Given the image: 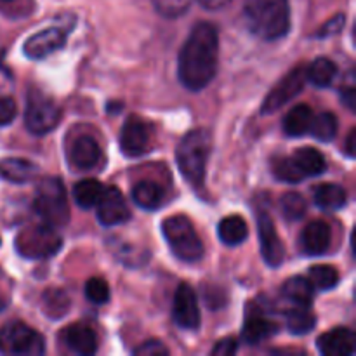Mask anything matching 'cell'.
Returning a JSON list of instances; mask_svg holds the SVG:
<instances>
[{
    "mask_svg": "<svg viewBox=\"0 0 356 356\" xmlns=\"http://www.w3.org/2000/svg\"><path fill=\"white\" fill-rule=\"evenodd\" d=\"M219 37L214 24L200 21L188 35L177 59L179 82L191 92L205 89L218 73Z\"/></svg>",
    "mask_w": 356,
    "mask_h": 356,
    "instance_id": "obj_1",
    "label": "cell"
},
{
    "mask_svg": "<svg viewBox=\"0 0 356 356\" xmlns=\"http://www.w3.org/2000/svg\"><path fill=\"white\" fill-rule=\"evenodd\" d=\"M243 17L247 28L263 40H280L291 31L289 0H247Z\"/></svg>",
    "mask_w": 356,
    "mask_h": 356,
    "instance_id": "obj_2",
    "label": "cell"
},
{
    "mask_svg": "<svg viewBox=\"0 0 356 356\" xmlns=\"http://www.w3.org/2000/svg\"><path fill=\"white\" fill-rule=\"evenodd\" d=\"M212 138L209 131L195 129L190 131L176 149V162L184 179L195 188H202L207 174V162L211 156Z\"/></svg>",
    "mask_w": 356,
    "mask_h": 356,
    "instance_id": "obj_3",
    "label": "cell"
},
{
    "mask_svg": "<svg viewBox=\"0 0 356 356\" xmlns=\"http://www.w3.org/2000/svg\"><path fill=\"white\" fill-rule=\"evenodd\" d=\"M33 211L44 225L58 228L68 222L70 209L65 186L58 177H44L35 191Z\"/></svg>",
    "mask_w": 356,
    "mask_h": 356,
    "instance_id": "obj_4",
    "label": "cell"
},
{
    "mask_svg": "<svg viewBox=\"0 0 356 356\" xmlns=\"http://www.w3.org/2000/svg\"><path fill=\"white\" fill-rule=\"evenodd\" d=\"M162 233L174 256L183 263H197L204 256V243L191 221L184 216H170L162 222Z\"/></svg>",
    "mask_w": 356,
    "mask_h": 356,
    "instance_id": "obj_5",
    "label": "cell"
},
{
    "mask_svg": "<svg viewBox=\"0 0 356 356\" xmlns=\"http://www.w3.org/2000/svg\"><path fill=\"white\" fill-rule=\"evenodd\" d=\"M0 353L40 356L45 353L44 337L23 322H10L0 330Z\"/></svg>",
    "mask_w": 356,
    "mask_h": 356,
    "instance_id": "obj_6",
    "label": "cell"
},
{
    "mask_svg": "<svg viewBox=\"0 0 356 356\" xmlns=\"http://www.w3.org/2000/svg\"><path fill=\"white\" fill-rule=\"evenodd\" d=\"M61 118V110L52 97L45 96L40 90H31L26 99L24 124L35 136H45L54 131Z\"/></svg>",
    "mask_w": 356,
    "mask_h": 356,
    "instance_id": "obj_7",
    "label": "cell"
},
{
    "mask_svg": "<svg viewBox=\"0 0 356 356\" xmlns=\"http://www.w3.org/2000/svg\"><path fill=\"white\" fill-rule=\"evenodd\" d=\"M16 249L26 259H44L61 249V236L49 225L35 226L17 235Z\"/></svg>",
    "mask_w": 356,
    "mask_h": 356,
    "instance_id": "obj_8",
    "label": "cell"
},
{
    "mask_svg": "<svg viewBox=\"0 0 356 356\" xmlns=\"http://www.w3.org/2000/svg\"><path fill=\"white\" fill-rule=\"evenodd\" d=\"M306 82V68L298 66V68L292 70L291 73L284 76L273 89L270 90V94L264 99L263 108H261V113L270 115L273 111L280 110L284 104H287L289 101L294 99L299 92L302 90Z\"/></svg>",
    "mask_w": 356,
    "mask_h": 356,
    "instance_id": "obj_9",
    "label": "cell"
},
{
    "mask_svg": "<svg viewBox=\"0 0 356 356\" xmlns=\"http://www.w3.org/2000/svg\"><path fill=\"white\" fill-rule=\"evenodd\" d=\"M120 149L125 156H141L149 149L152 143V129L139 117H129L120 131Z\"/></svg>",
    "mask_w": 356,
    "mask_h": 356,
    "instance_id": "obj_10",
    "label": "cell"
},
{
    "mask_svg": "<svg viewBox=\"0 0 356 356\" xmlns=\"http://www.w3.org/2000/svg\"><path fill=\"white\" fill-rule=\"evenodd\" d=\"M172 320L184 330H197L200 327V308L193 289L188 284H181L174 294Z\"/></svg>",
    "mask_w": 356,
    "mask_h": 356,
    "instance_id": "obj_11",
    "label": "cell"
},
{
    "mask_svg": "<svg viewBox=\"0 0 356 356\" xmlns=\"http://www.w3.org/2000/svg\"><path fill=\"white\" fill-rule=\"evenodd\" d=\"M257 232H259L261 254H263L264 263L271 268H278L285 259V249L275 228L273 219L266 211H261L257 214Z\"/></svg>",
    "mask_w": 356,
    "mask_h": 356,
    "instance_id": "obj_12",
    "label": "cell"
},
{
    "mask_svg": "<svg viewBox=\"0 0 356 356\" xmlns=\"http://www.w3.org/2000/svg\"><path fill=\"white\" fill-rule=\"evenodd\" d=\"M96 214L103 226H118L131 219V211L125 204L124 195L117 188H104L103 197L96 205Z\"/></svg>",
    "mask_w": 356,
    "mask_h": 356,
    "instance_id": "obj_13",
    "label": "cell"
},
{
    "mask_svg": "<svg viewBox=\"0 0 356 356\" xmlns=\"http://www.w3.org/2000/svg\"><path fill=\"white\" fill-rule=\"evenodd\" d=\"M66 44V33L61 28H47L31 35L23 45V52L30 59H44L54 54Z\"/></svg>",
    "mask_w": 356,
    "mask_h": 356,
    "instance_id": "obj_14",
    "label": "cell"
},
{
    "mask_svg": "<svg viewBox=\"0 0 356 356\" xmlns=\"http://www.w3.org/2000/svg\"><path fill=\"white\" fill-rule=\"evenodd\" d=\"M68 159L73 169L86 172V170H92L99 165L103 152H101V146L96 139L90 138V136H80L73 141L68 152Z\"/></svg>",
    "mask_w": 356,
    "mask_h": 356,
    "instance_id": "obj_15",
    "label": "cell"
},
{
    "mask_svg": "<svg viewBox=\"0 0 356 356\" xmlns=\"http://www.w3.org/2000/svg\"><path fill=\"white\" fill-rule=\"evenodd\" d=\"M356 336L348 327H337L318 337V350L325 356H351L355 353Z\"/></svg>",
    "mask_w": 356,
    "mask_h": 356,
    "instance_id": "obj_16",
    "label": "cell"
},
{
    "mask_svg": "<svg viewBox=\"0 0 356 356\" xmlns=\"http://www.w3.org/2000/svg\"><path fill=\"white\" fill-rule=\"evenodd\" d=\"M63 343L72 353L80 356H90L97 351V336L90 327L83 323H75L70 325L63 332Z\"/></svg>",
    "mask_w": 356,
    "mask_h": 356,
    "instance_id": "obj_17",
    "label": "cell"
},
{
    "mask_svg": "<svg viewBox=\"0 0 356 356\" xmlns=\"http://www.w3.org/2000/svg\"><path fill=\"white\" fill-rule=\"evenodd\" d=\"M332 233L327 222L313 221L305 228L301 235V247L308 256H322L329 250Z\"/></svg>",
    "mask_w": 356,
    "mask_h": 356,
    "instance_id": "obj_18",
    "label": "cell"
},
{
    "mask_svg": "<svg viewBox=\"0 0 356 356\" xmlns=\"http://www.w3.org/2000/svg\"><path fill=\"white\" fill-rule=\"evenodd\" d=\"M38 167L26 159H3L0 160V177L14 184H23L35 179Z\"/></svg>",
    "mask_w": 356,
    "mask_h": 356,
    "instance_id": "obj_19",
    "label": "cell"
},
{
    "mask_svg": "<svg viewBox=\"0 0 356 356\" xmlns=\"http://www.w3.org/2000/svg\"><path fill=\"white\" fill-rule=\"evenodd\" d=\"M277 330L278 327L273 320L266 318V316L261 315V313H256V315L247 316L242 329V339L252 346V344L263 343V341L270 339L271 336L277 334Z\"/></svg>",
    "mask_w": 356,
    "mask_h": 356,
    "instance_id": "obj_20",
    "label": "cell"
},
{
    "mask_svg": "<svg viewBox=\"0 0 356 356\" xmlns=\"http://www.w3.org/2000/svg\"><path fill=\"white\" fill-rule=\"evenodd\" d=\"M291 159L305 179L312 176H320V174L325 172L327 169L325 156H323L316 148H312V146H305V148L296 149L294 155H292Z\"/></svg>",
    "mask_w": 356,
    "mask_h": 356,
    "instance_id": "obj_21",
    "label": "cell"
},
{
    "mask_svg": "<svg viewBox=\"0 0 356 356\" xmlns=\"http://www.w3.org/2000/svg\"><path fill=\"white\" fill-rule=\"evenodd\" d=\"M313 200L322 211H339L346 205L348 193L339 184L323 183L313 188Z\"/></svg>",
    "mask_w": 356,
    "mask_h": 356,
    "instance_id": "obj_22",
    "label": "cell"
},
{
    "mask_svg": "<svg viewBox=\"0 0 356 356\" xmlns=\"http://www.w3.org/2000/svg\"><path fill=\"white\" fill-rule=\"evenodd\" d=\"M282 296L285 301L294 306H309L312 308L313 296H315V287L312 282L305 277H292L282 287Z\"/></svg>",
    "mask_w": 356,
    "mask_h": 356,
    "instance_id": "obj_23",
    "label": "cell"
},
{
    "mask_svg": "<svg viewBox=\"0 0 356 356\" xmlns=\"http://www.w3.org/2000/svg\"><path fill=\"white\" fill-rule=\"evenodd\" d=\"M313 110L308 104H298L292 108L284 118V132L291 138H301L306 136L313 124Z\"/></svg>",
    "mask_w": 356,
    "mask_h": 356,
    "instance_id": "obj_24",
    "label": "cell"
},
{
    "mask_svg": "<svg viewBox=\"0 0 356 356\" xmlns=\"http://www.w3.org/2000/svg\"><path fill=\"white\" fill-rule=\"evenodd\" d=\"M132 200L138 207L145 209V211H155L162 205L163 190L155 181H139L132 188Z\"/></svg>",
    "mask_w": 356,
    "mask_h": 356,
    "instance_id": "obj_25",
    "label": "cell"
},
{
    "mask_svg": "<svg viewBox=\"0 0 356 356\" xmlns=\"http://www.w3.org/2000/svg\"><path fill=\"white\" fill-rule=\"evenodd\" d=\"M218 235L222 243L236 247L245 242L247 236H249V228L240 216H228V218L221 219V222L218 225Z\"/></svg>",
    "mask_w": 356,
    "mask_h": 356,
    "instance_id": "obj_26",
    "label": "cell"
},
{
    "mask_svg": "<svg viewBox=\"0 0 356 356\" xmlns=\"http://www.w3.org/2000/svg\"><path fill=\"white\" fill-rule=\"evenodd\" d=\"M285 323L289 332L294 336L309 334L316 325V315L309 309V306H294L285 313Z\"/></svg>",
    "mask_w": 356,
    "mask_h": 356,
    "instance_id": "obj_27",
    "label": "cell"
},
{
    "mask_svg": "<svg viewBox=\"0 0 356 356\" xmlns=\"http://www.w3.org/2000/svg\"><path fill=\"white\" fill-rule=\"evenodd\" d=\"M103 193L104 186L96 179H83L76 183L75 188H73V198H75L76 205L82 209L96 207Z\"/></svg>",
    "mask_w": 356,
    "mask_h": 356,
    "instance_id": "obj_28",
    "label": "cell"
},
{
    "mask_svg": "<svg viewBox=\"0 0 356 356\" xmlns=\"http://www.w3.org/2000/svg\"><path fill=\"white\" fill-rule=\"evenodd\" d=\"M337 75V66L329 58H318L306 70V80L316 87H329Z\"/></svg>",
    "mask_w": 356,
    "mask_h": 356,
    "instance_id": "obj_29",
    "label": "cell"
},
{
    "mask_svg": "<svg viewBox=\"0 0 356 356\" xmlns=\"http://www.w3.org/2000/svg\"><path fill=\"white\" fill-rule=\"evenodd\" d=\"M309 132L322 143L332 141L337 134V117L330 111H323V113L316 115V117H313Z\"/></svg>",
    "mask_w": 356,
    "mask_h": 356,
    "instance_id": "obj_30",
    "label": "cell"
},
{
    "mask_svg": "<svg viewBox=\"0 0 356 356\" xmlns=\"http://www.w3.org/2000/svg\"><path fill=\"white\" fill-rule=\"evenodd\" d=\"M309 282L318 291H330L339 284V273L334 266L329 264H316L309 268Z\"/></svg>",
    "mask_w": 356,
    "mask_h": 356,
    "instance_id": "obj_31",
    "label": "cell"
},
{
    "mask_svg": "<svg viewBox=\"0 0 356 356\" xmlns=\"http://www.w3.org/2000/svg\"><path fill=\"white\" fill-rule=\"evenodd\" d=\"M280 211L282 216L289 221H299V219L305 218L306 211H308V204H306L302 195L296 193V191H289V193L282 195Z\"/></svg>",
    "mask_w": 356,
    "mask_h": 356,
    "instance_id": "obj_32",
    "label": "cell"
},
{
    "mask_svg": "<svg viewBox=\"0 0 356 356\" xmlns=\"http://www.w3.org/2000/svg\"><path fill=\"white\" fill-rule=\"evenodd\" d=\"M70 309V299L63 291H47L44 294V312L49 318H61Z\"/></svg>",
    "mask_w": 356,
    "mask_h": 356,
    "instance_id": "obj_33",
    "label": "cell"
},
{
    "mask_svg": "<svg viewBox=\"0 0 356 356\" xmlns=\"http://www.w3.org/2000/svg\"><path fill=\"white\" fill-rule=\"evenodd\" d=\"M153 7L160 16L167 17V19H174L179 17L190 9L193 0H152Z\"/></svg>",
    "mask_w": 356,
    "mask_h": 356,
    "instance_id": "obj_34",
    "label": "cell"
},
{
    "mask_svg": "<svg viewBox=\"0 0 356 356\" xmlns=\"http://www.w3.org/2000/svg\"><path fill=\"white\" fill-rule=\"evenodd\" d=\"M273 172L277 179L285 181V183H299L302 181V174L299 172L298 167L294 165L291 156H284V159H277L273 163Z\"/></svg>",
    "mask_w": 356,
    "mask_h": 356,
    "instance_id": "obj_35",
    "label": "cell"
},
{
    "mask_svg": "<svg viewBox=\"0 0 356 356\" xmlns=\"http://www.w3.org/2000/svg\"><path fill=\"white\" fill-rule=\"evenodd\" d=\"M86 298L94 305H104L110 299V287L103 278H89L86 284Z\"/></svg>",
    "mask_w": 356,
    "mask_h": 356,
    "instance_id": "obj_36",
    "label": "cell"
},
{
    "mask_svg": "<svg viewBox=\"0 0 356 356\" xmlns=\"http://www.w3.org/2000/svg\"><path fill=\"white\" fill-rule=\"evenodd\" d=\"M134 355L138 356H167L169 350L165 348V344L159 339H149L145 343L139 344L134 350Z\"/></svg>",
    "mask_w": 356,
    "mask_h": 356,
    "instance_id": "obj_37",
    "label": "cell"
},
{
    "mask_svg": "<svg viewBox=\"0 0 356 356\" xmlns=\"http://www.w3.org/2000/svg\"><path fill=\"white\" fill-rule=\"evenodd\" d=\"M16 115V101L9 96H0V127H6V125L13 124Z\"/></svg>",
    "mask_w": 356,
    "mask_h": 356,
    "instance_id": "obj_38",
    "label": "cell"
},
{
    "mask_svg": "<svg viewBox=\"0 0 356 356\" xmlns=\"http://www.w3.org/2000/svg\"><path fill=\"white\" fill-rule=\"evenodd\" d=\"M344 23H346V16H344V14H336V16L330 17V19L316 31V38H327L341 33L344 28Z\"/></svg>",
    "mask_w": 356,
    "mask_h": 356,
    "instance_id": "obj_39",
    "label": "cell"
},
{
    "mask_svg": "<svg viewBox=\"0 0 356 356\" xmlns=\"http://www.w3.org/2000/svg\"><path fill=\"white\" fill-rule=\"evenodd\" d=\"M238 350V343L233 337H226V339H221L212 350V355L214 356H232L236 353Z\"/></svg>",
    "mask_w": 356,
    "mask_h": 356,
    "instance_id": "obj_40",
    "label": "cell"
},
{
    "mask_svg": "<svg viewBox=\"0 0 356 356\" xmlns=\"http://www.w3.org/2000/svg\"><path fill=\"white\" fill-rule=\"evenodd\" d=\"M341 99H343V103L346 104L351 111H353L356 106V89L355 87L353 86L344 87V89L341 90Z\"/></svg>",
    "mask_w": 356,
    "mask_h": 356,
    "instance_id": "obj_41",
    "label": "cell"
},
{
    "mask_svg": "<svg viewBox=\"0 0 356 356\" xmlns=\"http://www.w3.org/2000/svg\"><path fill=\"white\" fill-rule=\"evenodd\" d=\"M229 2H232V0H198V3L207 10H219L222 9V7L228 6Z\"/></svg>",
    "mask_w": 356,
    "mask_h": 356,
    "instance_id": "obj_42",
    "label": "cell"
},
{
    "mask_svg": "<svg viewBox=\"0 0 356 356\" xmlns=\"http://www.w3.org/2000/svg\"><path fill=\"white\" fill-rule=\"evenodd\" d=\"M355 139H356V134H355V129L353 131L350 132V134H348V138H346V155L350 156V159H355V148H356V145H355Z\"/></svg>",
    "mask_w": 356,
    "mask_h": 356,
    "instance_id": "obj_43",
    "label": "cell"
},
{
    "mask_svg": "<svg viewBox=\"0 0 356 356\" xmlns=\"http://www.w3.org/2000/svg\"><path fill=\"white\" fill-rule=\"evenodd\" d=\"M6 306H7V301L3 298H0V312H3V309H6Z\"/></svg>",
    "mask_w": 356,
    "mask_h": 356,
    "instance_id": "obj_44",
    "label": "cell"
},
{
    "mask_svg": "<svg viewBox=\"0 0 356 356\" xmlns=\"http://www.w3.org/2000/svg\"><path fill=\"white\" fill-rule=\"evenodd\" d=\"M2 2H14V0H2Z\"/></svg>",
    "mask_w": 356,
    "mask_h": 356,
    "instance_id": "obj_45",
    "label": "cell"
},
{
    "mask_svg": "<svg viewBox=\"0 0 356 356\" xmlns=\"http://www.w3.org/2000/svg\"><path fill=\"white\" fill-rule=\"evenodd\" d=\"M0 243H2V240H0Z\"/></svg>",
    "mask_w": 356,
    "mask_h": 356,
    "instance_id": "obj_46",
    "label": "cell"
}]
</instances>
